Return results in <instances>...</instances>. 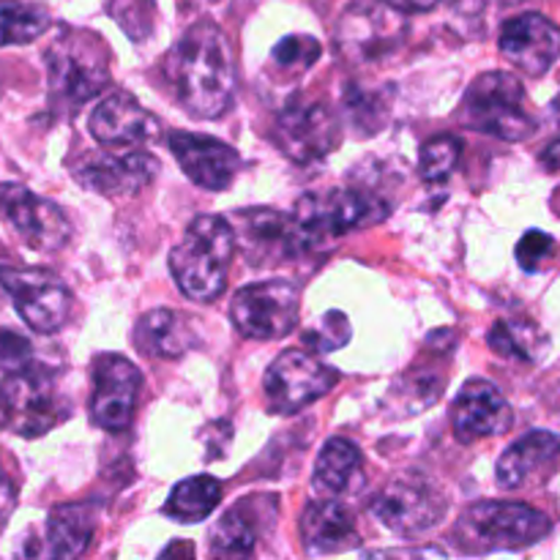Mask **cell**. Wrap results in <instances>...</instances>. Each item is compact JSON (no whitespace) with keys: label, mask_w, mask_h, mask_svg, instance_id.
<instances>
[{"label":"cell","mask_w":560,"mask_h":560,"mask_svg":"<svg viewBox=\"0 0 560 560\" xmlns=\"http://www.w3.org/2000/svg\"><path fill=\"white\" fill-rule=\"evenodd\" d=\"M257 530L252 528L244 509H230L211 534V552L219 558H246L255 552Z\"/></svg>","instance_id":"30"},{"label":"cell","mask_w":560,"mask_h":560,"mask_svg":"<svg viewBox=\"0 0 560 560\" xmlns=\"http://www.w3.org/2000/svg\"><path fill=\"white\" fill-rule=\"evenodd\" d=\"M490 348L498 355L512 361H536L547 339L541 337L534 323L525 320H498L487 337Z\"/></svg>","instance_id":"28"},{"label":"cell","mask_w":560,"mask_h":560,"mask_svg":"<svg viewBox=\"0 0 560 560\" xmlns=\"http://www.w3.org/2000/svg\"><path fill=\"white\" fill-rule=\"evenodd\" d=\"M0 284L14 299L16 312L33 331L55 334L69 320L71 293L52 273L0 268Z\"/></svg>","instance_id":"12"},{"label":"cell","mask_w":560,"mask_h":560,"mask_svg":"<svg viewBox=\"0 0 560 560\" xmlns=\"http://www.w3.org/2000/svg\"><path fill=\"white\" fill-rule=\"evenodd\" d=\"M238 238L255 266H271L312 249L295 219L282 217L271 208H252L241 213Z\"/></svg>","instance_id":"18"},{"label":"cell","mask_w":560,"mask_h":560,"mask_svg":"<svg viewBox=\"0 0 560 560\" xmlns=\"http://www.w3.org/2000/svg\"><path fill=\"white\" fill-rule=\"evenodd\" d=\"M372 514L383 528L399 536H421L446 514V501L435 487L421 481H394L372 501Z\"/></svg>","instance_id":"14"},{"label":"cell","mask_w":560,"mask_h":560,"mask_svg":"<svg viewBox=\"0 0 560 560\" xmlns=\"http://www.w3.org/2000/svg\"><path fill=\"white\" fill-rule=\"evenodd\" d=\"M47 77L52 96L77 107L107 88V52L91 33H66L47 49Z\"/></svg>","instance_id":"6"},{"label":"cell","mask_w":560,"mask_h":560,"mask_svg":"<svg viewBox=\"0 0 560 560\" xmlns=\"http://www.w3.org/2000/svg\"><path fill=\"white\" fill-rule=\"evenodd\" d=\"M541 159H545V162L547 164H550V167H560V140L558 142H552V145L550 148H547V151H545V156H541Z\"/></svg>","instance_id":"38"},{"label":"cell","mask_w":560,"mask_h":560,"mask_svg":"<svg viewBox=\"0 0 560 560\" xmlns=\"http://www.w3.org/2000/svg\"><path fill=\"white\" fill-rule=\"evenodd\" d=\"M320 42L312 36H284L282 42L273 47L271 58L279 69L284 71H306L317 58H320Z\"/></svg>","instance_id":"33"},{"label":"cell","mask_w":560,"mask_h":560,"mask_svg":"<svg viewBox=\"0 0 560 560\" xmlns=\"http://www.w3.org/2000/svg\"><path fill=\"white\" fill-rule=\"evenodd\" d=\"M71 416V402L52 372L25 366L0 383V430L20 438H42Z\"/></svg>","instance_id":"3"},{"label":"cell","mask_w":560,"mask_h":560,"mask_svg":"<svg viewBox=\"0 0 560 560\" xmlns=\"http://www.w3.org/2000/svg\"><path fill=\"white\" fill-rule=\"evenodd\" d=\"M16 509V487L11 481V476L5 474L3 463H0V525L14 514Z\"/></svg>","instance_id":"36"},{"label":"cell","mask_w":560,"mask_h":560,"mask_svg":"<svg viewBox=\"0 0 560 560\" xmlns=\"http://www.w3.org/2000/svg\"><path fill=\"white\" fill-rule=\"evenodd\" d=\"M135 345L153 359H180L195 345V331L184 315L173 310H153L140 317L135 328Z\"/></svg>","instance_id":"24"},{"label":"cell","mask_w":560,"mask_h":560,"mask_svg":"<svg viewBox=\"0 0 560 560\" xmlns=\"http://www.w3.org/2000/svg\"><path fill=\"white\" fill-rule=\"evenodd\" d=\"M392 36L394 27L392 22H388L386 11L381 9L350 11V14H345L342 27H339L342 52L364 55V60L377 55L381 47H392Z\"/></svg>","instance_id":"26"},{"label":"cell","mask_w":560,"mask_h":560,"mask_svg":"<svg viewBox=\"0 0 560 560\" xmlns=\"http://www.w3.org/2000/svg\"><path fill=\"white\" fill-rule=\"evenodd\" d=\"M159 173L156 156L145 151H124V153H107L96 151L88 153L82 162H77L74 180L85 189L96 191V195L107 197H124L137 195L145 189Z\"/></svg>","instance_id":"15"},{"label":"cell","mask_w":560,"mask_h":560,"mask_svg":"<svg viewBox=\"0 0 560 560\" xmlns=\"http://www.w3.org/2000/svg\"><path fill=\"white\" fill-rule=\"evenodd\" d=\"M93 517L85 506H58L49 512L42 536L25 547L33 558H77L88 550Z\"/></svg>","instance_id":"23"},{"label":"cell","mask_w":560,"mask_h":560,"mask_svg":"<svg viewBox=\"0 0 560 560\" xmlns=\"http://www.w3.org/2000/svg\"><path fill=\"white\" fill-rule=\"evenodd\" d=\"M459 153H463V142L452 135H441L435 140L427 142L421 148V159H419V173L424 180H446L448 175L457 170Z\"/></svg>","instance_id":"31"},{"label":"cell","mask_w":560,"mask_h":560,"mask_svg":"<svg viewBox=\"0 0 560 560\" xmlns=\"http://www.w3.org/2000/svg\"><path fill=\"white\" fill-rule=\"evenodd\" d=\"M33 345L11 328H0V372H20L31 366Z\"/></svg>","instance_id":"35"},{"label":"cell","mask_w":560,"mask_h":560,"mask_svg":"<svg viewBox=\"0 0 560 560\" xmlns=\"http://www.w3.org/2000/svg\"><path fill=\"white\" fill-rule=\"evenodd\" d=\"M277 145L288 159L299 164L320 162L323 156L339 145V120L334 118L331 109L320 102H306V98H293L273 124Z\"/></svg>","instance_id":"10"},{"label":"cell","mask_w":560,"mask_h":560,"mask_svg":"<svg viewBox=\"0 0 560 560\" xmlns=\"http://www.w3.org/2000/svg\"><path fill=\"white\" fill-rule=\"evenodd\" d=\"M49 27V14L33 3H0V47L31 44Z\"/></svg>","instance_id":"29"},{"label":"cell","mask_w":560,"mask_h":560,"mask_svg":"<svg viewBox=\"0 0 560 560\" xmlns=\"http://www.w3.org/2000/svg\"><path fill=\"white\" fill-rule=\"evenodd\" d=\"M552 252H556V241L550 235L541 230H528L517 244V260L525 271L534 273L545 266V260H550Z\"/></svg>","instance_id":"34"},{"label":"cell","mask_w":560,"mask_h":560,"mask_svg":"<svg viewBox=\"0 0 560 560\" xmlns=\"http://www.w3.org/2000/svg\"><path fill=\"white\" fill-rule=\"evenodd\" d=\"M560 463V435L547 430H534L520 438L498 459V485L503 490H523L539 485L556 474Z\"/></svg>","instance_id":"20"},{"label":"cell","mask_w":560,"mask_h":560,"mask_svg":"<svg viewBox=\"0 0 560 560\" xmlns=\"http://www.w3.org/2000/svg\"><path fill=\"white\" fill-rule=\"evenodd\" d=\"M501 52L528 77H545L560 58V27L545 14H520L503 25Z\"/></svg>","instance_id":"17"},{"label":"cell","mask_w":560,"mask_h":560,"mask_svg":"<svg viewBox=\"0 0 560 560\" xmlns=\"http://www.w3.org/2000/svg\"><path fill=\"white\" fill-rule=\"evenodd\" d=\"M459 118L468 129L506 142H523L536 135V120L525 109L523 82L506 71H487L470 82Z\"/></svg>","instance_id":"5"},{"label":"cell","mask_w":560,"mask_h":560,"mask_svg":"<svg viewBox=\"0 0 560 560\" xmlns=\"http://www.w3.org/2000/svg\"><path fill=\"white\" fill-rule=\"evenodd\" d=\"M381 3L394 11H402V14H424V11L435 9L441 0H381Z\"/></svg>","instance_id":"37"},{"label":"cell","mask_w":560,"mask_h":560,"mask_svg":"<svg viewBox=\"0 0 560 560\" xmlns=\"http://www.w3.org/2000/svg\"><path fill=\"white\" fill-rule=\"evenodd\" d=\"M230 315L246 339H260V342L282 339L299 323L301 293L288 279L246 284L235 293Z\"/></svg>","instance_id":"8"},{"label":"cell","mask_w":560,"mask_h":560,"mask_svg":"<svg viewBox=\"0 0 560 560\" xmlns=\"http://www.w3.org/2000/svg\"><path fill=\"white\" fill-rule=\"evenodd\" d=\"M91 135L102 145L129 148L153 140L159 131L156 118L129 93H109L91 113Z\"/></svg>","instance_id":"21"},{"label":"cell","mask_w":560,"mask_h":560,"mask_svg":"<svg viewBox=\"0 0 560 560\" xmlns=\"http://www.w3.org/2000/svg\"><path fill=\"white\" fill-rule=\"evenodd\" d=\"M556 109H560V96L556 98Z\"/></svg>","instance_id":"39"},{"label":"cell","mask_w":560,"mask_h":560,"mask_svg":"<svg viewBox=\"0 0 560 560\" xmlns=\"http://www.w3.org/2000/svg\"><path fill=\"white\" fill-rule=\"evenodd\" d=\"M512 405L506 402V397L490 381L465 383L452 410L454 435L463 443L503 435L512 427Z\"/></svg>","instance_id":"19"},{"label":"cell","mask_w":560,"mask_h":560,"mask_svg":"<svg viewBox=\"0 0 560 560\" xmlns=\"http://www.w3.org/2000/svg\"><path fill=\"white\" fill-rule=\"evenodd\" d=\"M361 481V452L348 438H331L317 454L312 487L320 498H339Z\"/></svg>","instance_id":"25"},{"label":"cell","mask_w":560,"mask_h":560,"mask_svg":"<svg viewBox=\"0 0 560 560\" xmlns=\"http://www.w3.org/2000/svg\"><path fill=\"white\" fill-rule=\"evenodd\" d=\"M170 153L186 178L195 180L197 186L211 191L230 189L241 167L238 151L228 145V142L217 140L208 135H195V131H173L167 137Z\"/></svg>","instance_id":"16"},{"label":"cell","mask_w":560,"mask_h":560,"mask_svg":"<svg viewBox=\"0 0 560 560\" xmlns=\"http://www.w3.org/2000/svg\"><path fill=\"white\" fill-rule=\"evenodd\" d=\"M386 213L388 206L375 195L355 189H328L320 195L301 197L293 219L310 246H317L326 238H337L350 230L372 228L386 219Z\"/></svg>","instance_id":"7"},{"label":"cell","mask_w":560,"mask_h":560,"mask_svg":"<svg viewBox=\"0 0 560 560\" xmlns=\"http://www.w3.org/2000/svg\"><path fill=\"white\" fill-rule=\"evenodd\" d=\"M301 536L310 556H337L359 541L355 520L339 498L317 495L301 514Z\"/></svg>","instance_id":"22"},{"label":"cell","mask_w":560,"mask_h":560,"mask_svg":"<svg viewBox=\"0 0 560 560\" xmlns=\"http://www.w3.org/2000/svg\"><path fill=\"white\" fill-rule=\"evenodd\" d=\"M219 498H222V485L213 476H195V479L180 481L170 492L164 514H170L178 523H202L217 512Z\"/></svg>","instance_id":"27"},{"label":"cell","mask_w":560,"mask_h":560,"mask_svg":"<svg viewBox=\"0 0 560 560\" xmlns=\"http://www.w3.org/2000/svg\"><path fill=\"white\" fill-rule=\"evenodd\" d=\"M164 74L186 113L219 118L233 104L238 80L233 44L213 22H197L170 49Z\"/></svg>","instance_id":"1"},{"label":"cell","mask_w":560,"mask_h":560,"mask_svg":"<svg viewBox=\"0 0 560 560\" xmlns=\"http://www.w3.org/2000/svg\"><path fill=\"white\" fill-rule=\"evenodd\" d=\"M93 399L91 419L102 430L124 432L135 416L137 394H140L142 375L124 355H98L93 364Z\"/></svg>","instance_id":"13"},{"label":"cell","mask_w":560,"mask_h":560,"mask_svg":"<svg viewBox=\"0 0 560 560\" xmlns=\"http://www.w3.org/2000/svg\"><path fill=\"white\" fill-rule=\"evenodd\" d=\"M350 342V320L342 312H326L312 328H306L304 345L315 353H334Z\"/></svg>","instance_id":"32"},{"label":"cell","mask_w":560,"mask_h":560,"mask_svg":"<svg viewBox=\"0 0 560 560\" xmlns=\"http://www.w3.org/2000/svg\"><path fill=\"white\" fill-rule=\"evenodd\" d=\"M550 530V520L534 506L517 501H481L465 509L454 536L465 552H498L539 545Z\"/></svg>","instance_id":"4"},{"label":"cell","mask_w":560,"mask_h":560,"mask_svg":"<svg viewBox=\"0 0 560 560\" xmlns=\"http://www.w3.org/2000/svg\"><path fill=\"white\" fill-rule=\"evenodd\" d=\"M0 213L31 249L58 252L71 238V224L66 213L25 186L0 184Z\"/></svg>","instance_id":"11"},{"label":"cell","mask_w":560,"mask_h":560,"mask_svg":"<svg viewBox=\"0 0 560 560\" xmlns=\"http://www.w3.org/2000/svg\"><path fill=\"white\" fill-rule=\"evenodd\" d=\"M235 255V230L222 217H197L173 249L170 268L189 299H219L228 288V271Z\"/></svg>","instance_id":"2"},{"label":"cell","mask_w":560,"mask_h":560,"mask_svg":"<svg viewBox=\"0 0 560 560\" xmlns=\"http://www.w3.org/2000/svg\"><path fill=\"white\" fill-rule=\"evenodd\" d=\"M337 383V372L315 359L310 350H284L266 372V399L273 413H299L326 397Z\"/></svg>","instance_id":"9"}]
</instances>
